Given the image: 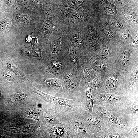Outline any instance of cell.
<instances>
[{
	"label": "cell",
	"instance_id": "13",
	"mask_svg": "<svg viewBox=\"0 0 138 138\" xmlns=\"http://www.w3.org/2000/svg\"><path fill=\"white\" fill-rule=\"evenodd\" d=\"M76 129V131L79 135H85L87 133L86 129L84 126L81 124H77Z\"/></svg>",
	"mask_w": 138,
	"mask_h": 138
},
{
	"label": "cell",
	"instance_id": "12",
	"mask_svg": "<svg viewBox=\"0 0 138 138\" xmlns=\"http://www.w3.org/2000/svg\"><path fill=\"white\" fill-rule=\"evenodd\" d=\"M117 80L114 76L109 78L106 81V85L107 87L110 89H113L117 87Z\"/></svg>",
	"mask_w": 138,
	"mask_h": 138
},
{
	"label": "cell",
	"instance_id": "31",
	"mask_svg": "<svg viewBox=\"0 0 138 138\" xmlns=\"http://www.w3.org/2000/svg\"><path fill=\"white\" fill-rule=\"evenodd\" d=\"M0 52H1V53H4V52H0Z\"/></svg>",
	"mask_w": 138,
	"mask_h": 138
},
{
	"label": "cell",
	"instance_id": "30",
	"mask_svg": "<svg viewBox=\"0 0 138 138\" xmlns=\"http://www.w3.org/2000/svg\"><path fill=\"white\" fill-rule=\"evenodd\" d=\"M4 0H2V1H0V3L1 2H2V1H3Z\"/></svg>",
	"mask_w": 138,
	"mask_h": 138
},
{
	"label": "cell",
	"instance_id": "24",
	"mask_svg": "<svg viewBox=\"0 0 138 138\" xmlns=\"http://www.w3.org/2000/svg\"><path fill=\"white\" fill-rule=\"evenodd\" d=\"M138 105L131 107L130 108V110L133 113H136L138 112Z\"/></svg>",
	"mask_w": 138,
	"mask_h": 138
},
{
	"label": "cell",
	"instance_id": "28",
	"mask_svg": "<svg viewBox=\"0 0 138 138\" xmlns=\"http://www.w3.org/2000/svg\"><path fill=\"white\" fill-rule=\"evenodd\" d=\"M32 38L30 36H27L26 40H27L28 42H30L32 40Z\"/></svg>",
	"mask_w": 138,
	"mask_h": 138
},
{
	"label": "cell",
	"instance_id": "11",
	"mask_svg": "<svg viewBox=\"0 0 138 138\" xmlns=\"http://www.w3.org/2000/svg\"><path fill=\"white\" fill-rule=\"evenodd\" d=\"M101 3L105 10L108 13L112 14H116V7L114 5L110 3L106 0H102Z\"/></svg>",
	"mask_w": 138,
	"mask_h": 138
},
{
	"label": "cell",
	"instance_id": "8",
	"mask_svg": "<svg viewBox=\"0 0 138 138\" xmlns=\"http://www.w3.org/2000/svg\"><path fill=\"white\" fill-rule=\"evenodd\" d=\"M86 118L89 125L93 128L99 130L102 126V119L97 114H94L93 112Z\"/></svg>",
	"mask_w": 138,
	"mask_h": 138
},
{
	"label": "cell",
	"instance_id": "4",
	"mask_svg": "<svg viewBox=\"0 0 138 138\" xmlns=\"http://www.w3.org/2000/svg\"><path fill=\"white\" fill-rule=\"evenodd\" d=\"M36 92L49 101L59 105L66 106L73 109H76V105L75 100H70L52 96L37 90H36Z\"/></svg>",
	"mask_w": 138,
	"mask_h": 138
},
{
	"label": "cell",
	"instance_id": "5",
	"mask_svg": "<svg viewBox=\"0 0 138 138\" xmlns=\"http://www.w3.org/2000/svg\"><path fill=\"white\" fill-rule=\"evenodd\" d=\"M95 106L96 113L104 122L112 124H120L119 120L114 114L104 109L100 106Z\"/></svg>",
	"mask_w": 138,
	"mask_h": 138
},
{
	"label": "cell",
	"instance_id": "23",
	"mask_svg": "<svg viewBox=\"0 0 138 138\" xmlns=\"http://www.w3.org/2000/svg\"><path fill=\"white\" fill-rule=\"evenodd\" d=\"M138 126H136L132 129L130 132V133L132 135H134L138 136Z\"/></svg>",
	"mask_w": 138,
	"mask_h": 138
},
{
	"label": "cell",
	"instance_id": "18",
	"mask_svg": "<svg viewBox=\"0 0 138 138\" xmlns=\"http://www.w3.org/2000/svg\"><path fill=\"white\" fill-rule=\"evenodd\" d=\"M44 26V28L46 30H50L52 28L53 25L51 21L48 20L46 21Z\"/></svg>",
	"mask_w": 138,
	"mask_h": 138
},
{
	"label": "cell",
	"instance_id": "15",
	"mask_svg": "<svg viewBox=\"0 0 138 138\" xmlns=\"http://www.w3.org/2000/svg\"><path fill=\"white\" fill-rule=\"evenodd\" d=\"M94 103V99H91L87 100L85 102V105L88 110L89 114H91L93 112V110Z\"/></svg>",
	"mask_w": 138,
	"mask_h": 138
},
{
	"label": "cell",
	"instance_id": "3",
	"mask_svg": "<svg viewBox=\"0 0 138 138\" xmlns=\"http://www.w3.org/2000/svg\"><path fill=\"white\" fill-rule=\"evenodd\" d=\"M88 54H85L78 48H69L68 53L65 59L68 65L79 70L88 60Z\"/></svg>",
	"mask_w": 138,
	"mask_h": 138
},
{
	"label": "cell",
	"instance_id": "26",
	"mask_svg": "<svg viewBox=\"0 0 138 138\" xmlns=\"http://www.w3.org/2000/svg\"><path fill=\"white\" fill-rule=\"evenodd\" d=\"M130 33V32L129 31H126L123 32L122 35L124 38L127 39L129 37Z\"/></svg>",
	"mask_w": 138,
	"mask_h": 138
},
{
	"label": "cell",
	"instance_id": "22",
	"mask_svg": "<svg viewBox=\"0 0 138 138\" xmlns=\"http://www.w3.org/2000/svg\"><path fill=\"white\" fill-rule=\"evenodd\" d=\"M30 46H35L37 45L38 44L37 38L36 37L32 38V40L30 41Z\"/></svg>",
	"mask_w": 138,
	"mask_h": 138
},
{
	"label": "cell",
	"instance_id": "10",
	"mask_svg": "<svg viewBox=\"0 0 138 138\" xmlns=\"http://www.w3.org/2000/svg\"><path fill=\"white\" fill-rule=\"evenodd\" d=\"M8 68L21 76H25L20 71L17 66L16 63L14 60L8 59L7 62Z\"/></svg>",
	"mask_w": 138,
	"mask_h": 138
},
{
	"label": "cell",
	"instance_id": "2",
	"mask_svg": "<svg viewBox=\"0 0 138 138\" xmlns=\"http://www.w3.org/2000/svg\"><path fill=\"white\" fill-rule=\"evenodd\" d=\"M56 37L52 41L49 51L50 59H65L69 50L68 44L66 39Z\"/></svg>",
	"mask_w": 138,
	"mask_h": 138
},
{
	"label": "cell",
	"instance_id": "7",
	"mask_svg": "<svg viewBox=\"0 0 138 138\" xmlns=\"http://www.w3.org/2000/svg\"><path fill=\"white\" fill-rule=\"evenodd\" d=\"M98 101L100 103L113 104L121 100V98L113 94H100L97 98Z\"/></svg>",
	"mask_w": 138,
	"mask_h": 138
},
{
	"label": "cell",
	"instance_id": "6",
	"mask_svg": "<svg viewBox=\"0 0 138 138\" xmlns=\"http://www.w3.org/2000/svg\"><path fill=\"white\" fill-rule=\"evenodd\" d=\"M77 71L80 85L90 82L94 77L93 70L87 65H84Z\"/></svg>",
	"mask_w": 138,
	"mask_h": 138
},
{
	"label": "cell",
	"instance_id": "21",
	"mask_svg": "<svg viewBox=\"0 0 138 138\" xmlns=\"http://www.w3.org/2000/svg\"><path fill=\"white\" fill-rule=\"evenodd\" d=\"M106 36L110 38H113L114 37V33L110 30L108 29L106 30Z\"/></svg>",
	"mask_w": 138,
	"mask_h": 138
},
{
	"label": "cell",
	"instance_id": "16",
	"mask_svg": "<svg viewBox=\"0 0 138 138\" xmlns=\"http://www.w3.org/2000/svg\"><path fill=\"white\" fill-rule=\"evenodd\" d=\"M67 16L68 18L73 20H77L80 19L81 16L79 14L75 12H71L68 13Z\"/></svg>",
	"mask_w": 138,
	"mask_h": 138
},
{
	"label": "cell",
	"instance_id": "17",
	"mask_svg": "<svg viewBox=\"0 0 138 138\" xmlns=\"http://www.w3.org/2000/svg\"><path fill=\"white\" fill-rule=\"evenodd\" d=\"M101 53L102 56L106 59L109 58L110 56L109 51L107 48H105L103 49Z\"/></svg>",
	"mask_w": 138,
	"mask_h": 138
},
{
	"label": "cell",
	"instance_id": "20",
	"mask_svg": "<svg viewBox=\"0 0 138 138\" xmlns=\"http://www.w3.org/2000/svg\"><path fill=\"white\" fill-rule=\"evenodd\" d=\"M121 136L118 133L114 132L110 133L109 134V138H120Z\"/></svg>",
	"mask_w": 138,
	"mask_h": 138
},
{
	"label": "cell",
	"instance_id": "9",
	"mask_svg": "<svg viewBox=\"0 0 138 138\" xmlns=\"http://www.w3.org/2000/svg\"><path fill=\"white\" fill-rule=\"evenodd\" d=\"M65 132L64 129L60 127L52 128L49 133V135L51 137H64Z\"/></svg>",
	"mask_w": 138,
	"mask_h": 138
},
{
	"label": "cell",
	"instance_id": "29",
	"mask_svg": "<svg viewBox=\"0 0 138 138\" xmlns=\"http://www.w3.org/2000/svg\"><path fill=\"white\" fill-rule=\"evenodd\" d=\"M1 91L0 90V97L1 96Z\"/></svg>",
	"mask_w": 138,
	"mask_h": 138
},
{
	"label": "cell",
	"instance_id": "27",
	"mask_svg": "<svg viewBox=\"0 0 138 138\" xmlns=\"http://www.w3.org/2000/svg\"><path fill=\"white\" fill-rule=\"evenodd\" d=\"M114 25L116 27L121 28L123 27V25L122 23L120 22H117L115 23Z\"/></svg>",
	"mask_w": 138,
	"mask_h": 138
},
{
	"label": "cell",
	"instance_id": "14",
	"mask_svg": "<svg viewBox=\"0 0 138 138\" xmlns=\"http://www.w3.org/2000/svg\"><path fill=\"white\" fill-rule=\"evenodd\" d=\"M130 54L127 51L124 52L121 55V61L123 64H126L129 61Z\"/></svg>",
	"mask_w": 138,
	"mask_h": 138
},
{
	"label": "cell",
	"instance_id": "1",
	"mask_svg": "<svg viewBox=\"0 0 138 138\" xmlns=\"http://www.w3.org/2000/svg\"><path fill=\"white\" fill-rule=\"evenodd\" d=\"M62 79L65 91L68 94L75 93L80 85L77 70L68 65L64 71Z\"/></svg>",
	"mask_w": 138,
	"mask_h": 138
},
{
	"label": "cell",
	"instance_id": "25",
	"mask_svg": "<svg viewBox=\"0 0 138 138\" xmlns=\"http://www.w3.org/2000/svg\"><path fill=\"white\" fill-rule=\"evenodd\" d=\"M88 34L90 36H95L97 34V32L94 30L89 29L88 31Z\"/></svg>",
	"mask_w": 138,
	"mask_h": 138
},
{
	"label": "cell",
	"instance_id": "19",
	"mask_svg": "<svg viewBox=\"0 0 138 138\" xmlns=\"http://www.w3.org/2000/svg\"><path fill=\"white\" fill-rule=\"evenodd\" d=\"M91 88L88 86V88L86 89L85 90V91L87 97L89 99H91L92 96L91 92Z\"/></svg>",
	"mask_w": 138,
	"mask_h": 138
}]
</instances>
